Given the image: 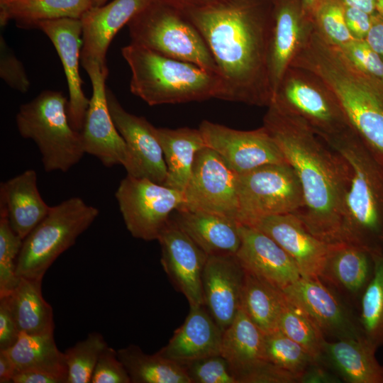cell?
Wrapping results in <instances>:
<instances>
[{"instance_id":"obj_1","label":"cell","mask_w":383,"mask_h":383,"mask_svg":"<svg viewBox=\"0 0 383 383\" xmlns=\"http://www.w3.org/2000/svg\"><path fill=\"white\" fill-rule=\"evenodd\" d=\"M204 39L221 81L219 99L268 107L272 0H223L182 10Z\"/></svg>"},{"instance_id":"obj_2","label":"cell","mask_w":383,"mask_h":383,"mask_svg":"<svg viewBox=\"0 0 383 383\" xmlns=\"http://www.w3.org/2000/svg\"><path fill=\"white\" fill-rule=\"evenodd\" d=\"M263 126L272 136L301 185L304 206L295 214L315 236L340 242L343 204L351 181L347 160L301 118L272 102Z\"/></svg>"},{"instance_id":"obj_3","label":"cell","mask_w":383,"mask_h":383,"mask_svg":"<svg viewBox=\"0 0 383 383\" xmlns=\"http://www.w3.org/2000/svg\"><path fill=\"white\" fill-rule=\"evenodd\" d=\"M290 67L319 77L336 96L353 129L383 159V80L360 69L315 28Z\"/></svg>"},{"instance_id":"obj_4","label":"cell","mask_w":383,"mask_h":383,"mask_svg":"<svg viewBox=\"0 0 383 383\" xmlns=\"http://www.w3.org/2000/svg\"><path fill=\"white\" fill-rule=\"evenodd\" d=\"M350 166L340 242L358 246L371 255L383 254V165L379 157L350 128L324 140Z\"/></svg>"},{"instance_id":"obj_5","label":"cell","mask_w":383,"mask_h":383,"mask_svg":"<svg viewBox=\"0 0 383 383\" xmlns=\"http://www.w3.org/2000/svg\"><path fill=\"white\" fill-rule=\"evenodd\" d=\"M121 54L131 70V91L150 106L219 99L218 74L131 43Z\"/></svg>"},{"instance_id":"obj_6","label":"cell","mask_w":383,"mask_h":383,"mask_svg":"<svg viewBox=\"0 0 383 383\" xmlns=\"http://www.w3.org/2000/svg\"><path fill=\"white\" fill-rule=\"evenodd\" d=\"M16 121L20 135L38 146L48 172H66L86 153L80 132L70 123L68 100L60 91L45 90L22 104Z\"/></svg>"},{"instance_id":"obj_7","label":"cell","mask_w":383,"mask_h":383,"mask_svg":"<svg viewBox=\"0 0 383 383\" xmlns=\"http://www.w3.org/2000/svg\"><path fill=\"white\" fill-rule=\"evenodd\" d=\"M98 215L97 208L77 196L50 206L23 240L16 262L18 277L43 280L52 264L75 243Z\"/></svg>"},{"instance_id":"obj_8","label":"cell","mask_w":383,"mask_h":383,"mask_svg":"<svg viewBox=\"0 0 383 383\" xmlns=\"http://www.w3.org/2000/svg\"><path fill=\"white\" fill-rule=\"evenodd\" d=\"M127 25L131 43L218 74L204 39L181 9L152 0Z\"/></svg>"},{"instance_id":"obj_9","label":"cell","mask_w":383,"mask_h":383,"mask_svg":"<svg viewBox=\"0 0 383 383\" xmlns=\"http://www.w3.org/2000/svg\"><path fill=\"white\" fill-rule=\"evenodd\" d=\"M237 221L251 226L265 217L296 213L304 206L299 179L288 162L265 165L239 174Z\"/></svg>"},{"instance_id":"obj_10","label":"cell","mask_w":383,"mask_h":383,"mask_svg":"<svg viewBox=\"0 0 383 383\" xmlns=\"http://www.w3.org/2000/svg\"><path fill=\"white\" fill-rule=\"evenodd\" d=\"M272 102L301 118L323 140L351 128L333 91L316 75L302 69L287 70Z\"/></svg>"},{"instance_id":"obj_11","label":"cell","mask_w":383,"mask_h":383,"mask_svg":"<svg viewBox=\"0 0 383 383\" xmlns=\"http://www.w3.org/2000/svg\"><path fill=\"white\" fill-rule=\"evenodd\" d=\"M115 196L128 231L146 241L157 240L172 212L184 201V194L178 190L128 174Z\"/></svg>"},{"instance_id":"obj_12","label":"cell","mask_w":383,"mask_h":383,"mask_svg":"<svg viewBox=\"0 0 383 383\" xmlns=\"http://www.w3.org/2000/svg\"><path fill=\"white\" fill-rule=\"evenodd\" d=\"M238 178L239 174L213 150L208 147L199 150L183 193L184 201L177 210L236 219Z\"/></svg>"},{"instance_id":"obj_13","label":"cell","mask_w":383,"mask_h":383,"mask_svg":"<svg viewBox=\"0 0 383 383\" xmlns=\"http://www.w3.org/2000/svg\"><path fill=\"white\" fill-rule=\"evenodd\" d=\"M82 65L92 85V95L80 131L85 152L96 157L106 167L122 165L128 174L136 177L133 157L109 110L106 87L108 68L92 61Z\"/></svg>"},{"instance_id":"obj_14","label":"cell","mask_w":383,"mask_h":383,"mask_svg":"<svg viewBox=\"0 0 383 383\" xmlns=\"http://www.w3.org/2000/svg\"><path fill=\"white\" fill-rule=\"evenodd\" d=\"M199 128L206 147L216 152L238 174L265 165L287 162L263 126L255 130L239 131L203 121Z\"/></svg>"},{"instance_id":"obj_15","label":"cell","mask_w":383,"mask_h":383,"mask_svg":"<svg viewBox=\"0 0 383 383\" xmlns=\"http://www.w3.org/2000/svg\"><path fill=\"white\" fill-rule=\"evenodd\" d=\"M320 328L335 339L363 336L357 320L332 287L319 278L300 277L282 290Z\"/></svg>"},{"instance_id":"obj_16","label":"cell","mask_w":383,"mask_h":383,"mask_svg":"<svg viewBox=\"0 0 383 383\" xmlns=\"http://www.w3.org/2000/svg\"><path fill=\"white\" fill-rule=\"evenodd\" d=\"M157 240L162 266L174 289L189 306L204 305L201 277L208 255L171 217Z\"/></svg>"},{"instance_id":"obj_17","label":"cell","mask_w":383,"mask_h":383,"mask_svg":"<svg viewBox=\"0 0 383 383\" xmlns=\"http://www.w3.org/2000/svg\"><path fill=\"white\" fill-rule=\"evenodd\" d=\"M272 3L268 72L273 99L286 72L313 30L314 24L304 14L301 0H272Z\"/></svg>"},{"instance_id":"obj_18","label":"cell","mask_w":383,"mask_h":383,"mask_svg":"<svg viewBox=\"0 0 383 383\" xmlns=\"http://www.w3.org/2000/svg\"><path fill=\"white\" fill-rule=\"evenodd\" d=\"M33 28L42 30L51 40L62 62L68 90V116L71 126L80 132L89 99L85 96L79 74L82 23L79 18H63L40 21Z\"/></svg>"},{"instance_id":"obj_19","label":"cell","mask_w":383,"mask_h":383,"mask_svg":"<svg viewBox=\"0 0 383 383\" xmlns=\"http://www.w3.org/2000/svg\"><path fill=\"white\" fill-rule=\"evenodd\" d=\"M109 110L116 129L133 157L136 177L164 184L167 167L154 127L145 118L126 111L112 91L106 88Z\"/></svg>"},{"instance_id":"obj_20","label":"cell","mask_w":383,"mask_h":383,"mask_svg":"<svg viewBox=\"0 0 383 383\" xmlns=\"http://www.w3.org/2000/svg\"><path fill=\"white\" fill-rule=\"evenodd\" d=\"M241 243L235 255L245 272L281 290L301 277L294 259L257 228L240 226Z\"/></svg>"},{"instance_id":"obj_21","label":"cell","mask_w":383,"mask_h":383,"mask_svg":"<svg viewBox=\"0 0 383 383\" xmlns=\"http://www.w3.org/2000/svg\"><path fill=\"white\" fill-rule=\"evenodd\" d=\"M245 275L235 255L208 256L201 277L204 306L223 331L240 307Z\"/></svg>"},{"instance_id":"obj_22","label":"cell","mask_w":383,"mask_h":383,"mask_svg":"<svg viewBox=\"0 0 383 383\" xmlns=\"http://www.w3.org/2000/svg\"><path fill=\"white\" fill-rule=\"evenodd\" d=\"M250 226L276 241L294 259L301 277L319 278L331 243L313 235L295 213L265 217Z\"/></svg>"},{"instance_id":"obj_23","label":"cell","mask_w":383,"mask_h":383,"mask_svg":"<svg viewBox=\"0 0 383 383\" xmlns=\"http://www.w3.org/2000/svg\"><path fill=\"white\" fill-rule=\"evenodd\" d=\"M152 0H113L91 6L79 18L82 23V63L92 61L107 69L106 56L117 32Z\"/></svg>"},{"instance_id":"obj_24","label":"cell","mask_w":383,"mask_h":383,"mask_svg":"<svg viewBox=\"0 0 383 383\" xmlns=\"http://www.w3.org/2000/svg\"><path fill=\"white\" fill-rule=\"evenodd\" d=\"M189 312L168 343L157 353L180 364L221 354L223 331L204 305L189 306Z\"/></svg>"},{"instance_id":"obj_25","label":"cell","mask_w":383,"mask_h":383,"mask_svg":"<svg viewBox=\"0 0 383 383\" xmlns=\"http://www.w3.org/2000/svg\"><path fill=\"white\" fill-rule=\"evenodd\" d=\"M50 206L42 198L37 174L27 170L0 185V215L23 240L45 218Z\"/></svg>"},{"instance_id":"obj_26","label":"cell","mask_w":383,"mask_h":383,"mask_svg":"<svg viewBox=\"0 0 383 383\" xmlns=\"http://www.w3.org/2000/svg\"><path fill=\"white\" fill-rule=\"evenodd\" d=\"M377 349L364 336L326 340L321 362L348 383H383Z\"/></svg>"},{"instance_id":"obj_27","label":"cell","mask_w":383,"mask_h":383,"mask_svg":"<svg viewBox=\"0 0 383 383\" xmlns=\"http://www.w3.org/2000/svg\"><path fill=\"white\" fill-rule=\"evenodd\" d=\"M177 211L171 218L208 255H235L241 243L240 223L235 218L204 213Z\"/></svg>"},{"instance_id":"obj_28","label":"cell","mask_w":383,"mask_h":383,"mask_svg":"<svg viewBox=\"0 0 383 383\" xmlns=\"http://www.w3.org/2000/svg\"><path fill=\"white\" fill-rule=\"evenodd\" d=\"M372 255L345 242L331 243L320 274L324 283L352 298H360L373 274Z\"/></svg>"},{"instance_id":"obj_29","label":"cell","mask_w":383,"mask_h":383,"mask_svg":"<svg viewBox=\"0 0 383 383\" xmlns=\"http://www.w3.org/2000/svg\"><path fill=\"white\" fill-rule=\"evenodd\" d=\"M167 167L164 185L182 193L189 181L196 152L206 147L199 128H156Z\"/></svg>"},{"instance_id":"obj_30","label":"cell","mask_w":383,"mask_h":383,"mask_svg":"<svg viewBox=\"0 0 383 383\" xmlns=\"http://www.w3.org/2000/svg\"><path fill=\"white\" fill-rule=\"evenodd\" d=\"M41 279L20 277L5 297L20 333H54L53 310L44 299Z\"/></svg>"},{"instance_id":"obj_31","label":"cell","mask_w":383,"mask_h":383,"mask_svg":"<svg viewBox=\"0 0 383 383\" xmlns=\"http://www.w3.org/2000/svg\"><path fill=\"white\" fill-rule=\"evenodd\" d=\"M221 355L229 362L236 382L238 376L265 360L264 333L240 307L223 333Z\"/></svg>"},{"instance_id":"obj_32","label":"cell","mask_w":383,"mask_h":383,"mask_svg":"<svg viewBox=\"0 0 383 383\" xmlns=\"http://www.w3.org/2000/svg\"><path fill=\"white\" fill-rule=\"evenodd\" d=\"M92 6L91 0H0V25L14 21L23 28L63 18H80Z\"/></svg>"},{"instance_id":"obj_33","label":"cell","mask_w":383,"mask_h":383,"mask_svg":"<svg viewBox=\"0 0 383 383\" xmlns=\"http://www.w3.org/2000/svg\"><path fill=\"white\" fill-rule=\"evenodd\" d=\"M4 351L17 370H36L65 378L67 383V368L64 353L57 347L54 333H20L13 346Z\"/></svg>"},{"instance_id":"obj_34","label":"cell","mask_w":383,"mask_h":383,"mask_svg":"<svg viewBox=\"0 0 383 383\" xmlns=\"http://www.w3.org/2000/svg\"><path fill=\"white\" fill-rule=\"evenodd\" d=\"M131 383H191L184 366L157 352L145 353L136 345L117 350Z\"/></svg>"},{"instance_id":"obj_35","label":"cell","mask_w":383,"mask_h":383,"mask_svg":"<svg viewBox=\"0 0 383 383\" xmlns=\"http://www.w3.org/2000/svg\"><path fill=\"white\" fill-rule=\"evenodd\" d=\"M283 292L245 272L240 308L264 333L278 330Z\"/></svg>"},{"instance_id":"obj_36","label":"cell","mask_w":383,"mask_h":383,"mask_svg":"<svg viewBox=\"0 0 383 383\" xmlns=\"http://www.w3.org/2000/svg\"><path fill=\"white\" fill-rule=\"evenodd\" d=\"M372 276L360 298L359 325L377 350L383 347V254L372 255Z\"/></svg>"},{"instance_id":"obj_37","label":"cell","mask_w":383,"mask_h":383,"mask_svg":"<svg viewBox=\"0 0 383 383\" xmlns=\"http://www.w3.org/2000/svg\"><path fill=\"white\" fill-rule=\"evenodd\" d=\"M278 330L302 346L316 360L321 362L326 336L315 322L284 294Z\"/></svg>"},{"instance_id":"obj_38","label":"cell","mask_w":383,"mask_h":383,"mask_svg":"<svg viewBox=\"0 0 383 383\" xmlns=\"http://www.w3.org/2000/svg\"><path fill=\"white\" fill-rule=\"evenodd\" d=\"M264 358L300 379L316 360L302 346L280 331L264 334Z\"/></svg>"},{"instance_id":"obj_39","label":"cell","mask_w":383,"mask_h":383,"mask_svg":"<svg viewBox=\"0 0 383 383\" xmlns=\"http://www.w3.org/2000/svg\"><path fill=\"white\" fill-rule=\"evenodd\" d=\"M108 346L103 335L97 332L88 334L65 352L67 368V383H89L102 351Z\"/></svg>"},{"instance_id":"obj_40","label":"cell","mask_w":383,"mask_h":383,"mask_svg":"<svg viewBox=\"0 0 383 383\" xmlns=\"http://www.w3.org/2000/svg\"><path fill=\"white\" fill-rule=\"evenodd\" d=\"M23 240L11 228L6 217L0 215V297L8 295L20 280L16 262Z\"/></svg>"},{"instance_id":"obj_41","label":"cell","mask_w":383,"mask_h":383,"mask_svg":"<svg viewBox=\"0 0 383 383\" xmlns=\"http://www.w3.org/2000/svg\"><path fill=\"white\" fill-rule=\"evenodd\" d=\"M313 22L319 34L333 45L342 47L355 39L346 25L341 0H326L316 12Z\"/></svg>"},{"instance_id":"obj_42","label":"cell","mask_w":383,"mask_h":383,"mask_svg":"<svg viewBox=\"0 0 383 383\" xmlns=\"http://www.w3.org/2000/svg\"><path fill=\"white\" fill-rule=\"evenodd\" d=\"M191 383H237L233 370L221 354L182 364Z\"/></svg>"},{"instance_id":"obj_43","label":"cell","mask_w":383,"mask_h":383,"mask_svg":"<svg viewBox=\"0 0 383 383\" xmlns=\"http://www.w3.org/2000/svg\"><path fill=\"white\" fill-rule=\"evenodd\" d=\"M0 77L11 88L26 93L30 88V80L26 70L4 36L0 37Z\"/></svg>"},{"instance_id":"obj_44","label":"cell","mask_w":383,"mask_h":383,"mask_svg":"<svg viewBox=\"0 0 383 383\" xmlns=\"http://www.w3.org/2000/svg\"><path fill=\"white\" fill-rule=\"evenodd\" d=\"M91 383H131V379L117 350L109 345L102 351L91 377Z\"/></svg>"},{"instance_id":"obj_45","label":"cell","mask_w":383,"mask_h":383,"mask_svg":"<svg viewBox=\"0 0 383 383\" xmlns=\"http://www.w3.org/2000/svg\"><path fill=\"white\" fill-rule=\"evenodd\" d=\"M338 48L360 69L383 80V61L365 39H354L345 45Z\"/></svg>"},{"instance_id":"obj_46","label":"cell","mask_w":383,"mask_h":383,"mask_svg":"<svg viewBox=\"0 0 383 383\" xmlns=\"http://www.w3.org/2000/svg\"><path fill=\"white\" fill-rule=\"evenodd\" d=\"M237 383H299L298 378L265 360L237 377Z\"/></svg>"},{"instance_id":"obj_47","label":"cell","mask_w":383,"mask_h":383,"mask_svg":"<svg viewBox=\"0 0 383 383\" xmlns=\"http://www.w3.org/2000/svg\"><path fill=\"white\" fill-rule=\"evenodd\" d=\"M20 332L5 297H0V350L10 348Z\"/></svg>"},{"instance_id":"obj_48","label":"cell","mask_w":383,"mask_h":383,"mask_svg":"<svg viewBox=\"0 0 383 383\" xmlns=\"http://www.w3.org/2000/svg\"><path fill=\"white\" fill-rule=\"evenodd\" d=\"M344 16L348 28L355 39L364 40L371 27V15L344 5Z\"/></svg>"},{"instance_id":"obj_49","label":"cell","mask_w":383,"mask_h":383,"mask_svg":"<svg viewBox=\"0 0 383 383\" xmlns=\"http://www.w3.org/2000/svg\"><path fill=\"white\" fill-rule=\"evenodd\" d=\"M341 379L322 362H315L303 373L300 383H339Z\"/></svg>"},{"instance_id":"obj_50","label":"cell","mask_w":383,"mask_h":383,"mask_svg":"<svg viewBox=\"0 0 383 383\" xmlns=\"http://www.w3.org/2000/svg\"><path fill=\"white\" fill-rule=\"evenodd\" d=\"M365 40L383 61V16L377 11L371 15V27Z\"/></svg>"},{"instance_id":"obj_51","label":"cell","mask_w":383,"mask_h":383,"mask_svg":"<svg viewBox=\"0 0 383 383\" xmlns=\"http://www.w3.org/2000/svg\"><path fill=\"white\" fill-rule=\"evenodd\" d=\"M13 383H67L60 376L36 370H16L13 377Z\"/></svg>"},{"instance_id":"obj_52","label":"cell","mask_w":383,"mask_h":383,"mask_svg":"<svg viewBox=\"0 0 383 383\" xmlns=\"http://www.w3.org/2000/svg\"><path fill=\"white\" fill-rule=\"evenodd\" d=\"M17 369L4 350H0V382L10 383Z\"/></svg>"},{"instance_id":"obj_53","label":"cell","mask_w":383,"mask_h":383,"mask_svg":"<svg viewBox=\"0 0 383 383\" xmlns=\"http://www.w3.org/2000/svg\"><path fill=\"white\" fill-rule=\"evenodd\" d=\"M163 2L181 10L204 6L223 0H156Z\"/></svg>"},{"instance_id":"obj_54","label":"cell","mask_w":383,"mask_h":383,"mask_svg":"<svg viewBox=\"0 0 383 383\" xmlns=\"http://www.w3.org/2000/svg\"><path fill=\"white\" fill-rule=\"evenodd\" d=\"M343 5L360 9L370 15L377 12L375 0H341Z\"/></svg>"},{"instance_id":"obj_55","label":"cell","mask_w":383,"mask_h":383,"mask_svg":"<svg viewBox=\"0 0 383 383\" xmlns=\"http://www.w3.org/2000/svg\"><path fill=\"white\" fill-rule=\"evenodd\" d=\"M326 1V0H301L304 14L313 21L316 12Z\"/></svg>"},{"instance_id":"obj_56","label":"cell","mask_w":383,"mask_h":383,"mask_svg":"<svg viewBox=\"0 0 383 383\" xmlns=\"http://www.w3.org/2000/svg\"><path fill=\"white\" fill-rule=\"evenodd\" d=\"M377 11L383 16V0H375Z\"/></svg>"},{"instance_id":"obj_57","label":"cell","mask_w":383,"mask_h":383,"mask_svg":"<svg viewBox=\"0 0 383 383\" xmlns=\"http://www.w3.org/2000/svg\"><path fill=\"white\" fill-rule=\"evenodd\" d=\"M107 1V0H91L93 6H100Z\"/></svg>"},{"instance_id":"obj_58","label":"cell","mask_w":383,"mask_h":383,"mask_svg":"<svg viewBox=\"0 0 383 383\" xmlns=\"http://www.w3.org/2000/svg\"><path fill=\"white\" fill-rule=\"evenodd\" d=\"M379 160H380V161L382 162V165H383V159H382V158H380V157H379Z\"/></svg>"}]
</instances>
